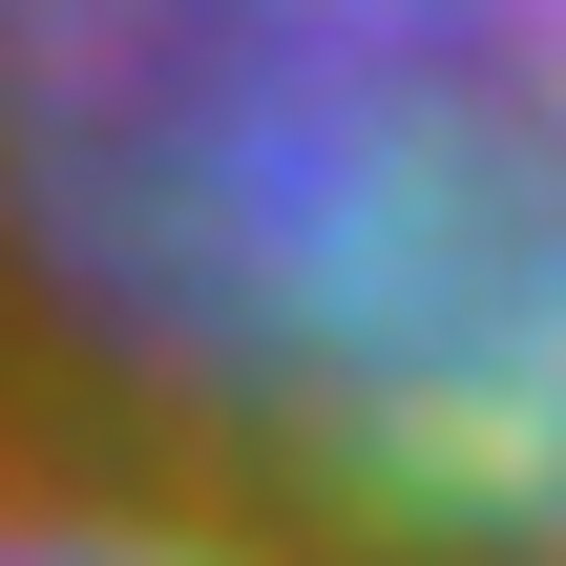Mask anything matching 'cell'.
I'll return each instance as SVG.
<instances>
[{
    "label": "cell",
    "instance_id": "obj_1",
    "mask_svg": "<svg viewBox=\"0 0 566 566\" xmlns=\"http://www.w3.org/2000/svg\"><path fill=\"white\" fill-rule=\"evenodd\" d=\"M0 483L168 566H566V0H0Z\"/></svg>",
    "mask_w": 566,
    "mask_h": 566
},
{
    "label": "cell",
    "instance_id": "obj_2",
    "mask_svg": "<svg viewBox=\"0 0 566 566\" xmlns=\"http://www.w3.org/2000/svg\"><path fill=\"white\" fill-rule=\"evenodd\" d=\"M0 566H168V546H105V525H63V504L0 483Z\"/></svg>",
    "mask_w": 566,
    "mask_h": 566
}]
</instances>
